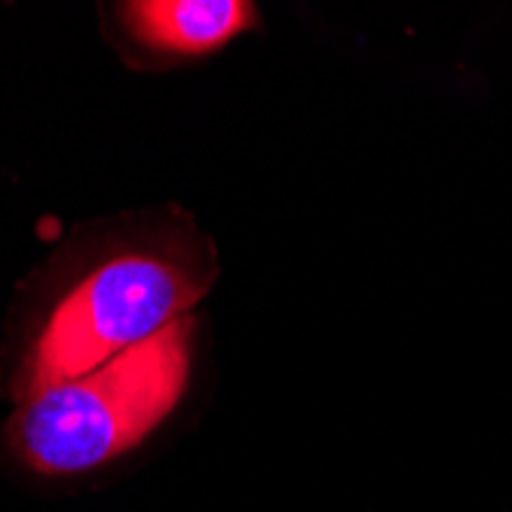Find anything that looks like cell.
I'll list each match as a JSON object with an SVG mask.
<instances>
[{"label": "cell", "instance_id": "1", "mask_svg": "<svg viewBox=\"0 0 512 512\" xmlns=\"http://www.w3.org/2000/svg\"><path fill=\"white\" fill-rule=\"evenodd\" d=\"M194 319L181 316L96 371L46 387L10 421V445L40 476H77L145 442L191 378Z\"/></svg>", "mask_w": 512, "mask_h": 512}, {"label": "cell", "instance_id": "2", "mask_svg": "<svg viewBox=\"0 0 512 512\" xmlns=\"http://www.w3.org/2000/svg\"><path fill=\"white\" fill-rule=\"evenodd\" d=\"M212 279L169 255L126 252L92 270L46 319L34 341L25 399L96 371L191 316Z\"/></svg>", "mask_w": 512, "mask_h": 512}, {"label": "cell", "instance_id": "3", "mask_svg": "<svg viewBox=\"0 0 512 512\" xmlns=\"http://www.w3.org/2000/svg\"><path fill=\"white\" fill-rule=\"evenodd\" d=\"M120 16L138 43L172 56H206L255 25V7L240 0H135Z\"/></svg>", "mask_w": 512, "mask_h": 512}]
</instances>
